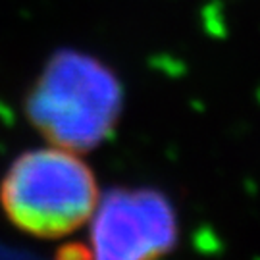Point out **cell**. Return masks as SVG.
<instances>
[{
    "label": "cell",
    "mask_w": 260,
    "mask_h": 260,
    "mask_svg": "<svg viewBox=\"0 0 260 260\" xmlns=\"http://www.w3.org/2000/svg\"><path fill=\"white\" fill-rule=\"evenodd\" d=\"M101 189L79 152L62 147L19 154L0 181V206L12 225L39 239H60L91 222Z\"/></svg>",
    "instance_id": "obj_2"
},
{
    "label": "cell",
    "mask_w": 260,
    "mask_h": 260,
    "mask_svg": "<svg viewBox=\"0 0 260 260\" xmlns=\"http://www.w3.org/2000/svg\"><path fill=\"white\" fill-rule=\"evenodd\" d=\"M179 241V222L162 191L112 189L101 195L91 218V251L104 260H147L164 256Z\"/></svg>",
    "instance_id": "obj_3"
},
{
    "label": "cell",
    "mask_w": 260,
    "mask_h": 260,
    "mask_svg": "<svg viewBox=\"0 0 260 260\" xmlns=\"http://www.w3.org/2000/svg\"><path fill=\"white\" fill-rule=\"evenodd\" d=\"M123 87L103 60L74 48L50 56L25 99L33 127L54 147L89 152L120 123Z\"/></svg>",
    "instance_id": "obj_1"
}]
</instances>
